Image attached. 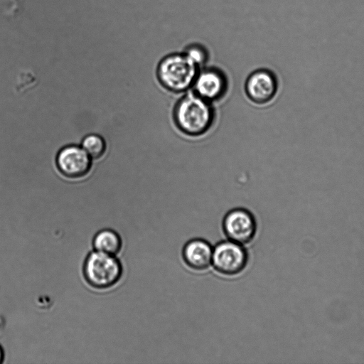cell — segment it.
I'll use <instances>...</instances> for the list:
<instances>
[{
	"instance_id": "6da1fadb",
	"label": "cell",
	"mask_w": 364,
	"mask_h": 364,
	"mask_svg": "<svg viewBox=\"0 0 364 364\" xmlns=\"http://www.w3.org/2000/svg\"><path fill=\"white\" fill-rule=\"evenodd\" d=\"M173 119L176 127L184 134L199 136L213 126L215 111L212 103L193 92L182 96L176 103Z\"/></svg>"
},
{
	"instance_id": "7a4b0ae2",
	"label": "cell",
	"mask_w": 364,
	"mask_h": 364,
	"mask_svg": "<svg viewBox=\"0 0 364 364\" xmlns=\"http://www.w3.org/2000/svg\"><path fill=\"white\" fill-rule=\"evenodd\" d=\"M123 274V264L115 255L92 250L82 262L83 279L94 290L112 289L121 282Z\"/></svg>"
},
{
	"instance_id": "3957f363",
	"label": "cell",
	"mask_w": 364,
	"mask_h": 364,
	"mask_svg": "<svg viewBox=\"0 0 364 364\" xmlns=\"http://www.w3.org/2000/svg\"><path fill=\"white\" fill-rule=\"evenodd\" d=\"M199 70L183 53H172L163 57L156 66V77L167 90L181 93L192 87Z\"/></svg>"
},
{
	"instance_id": "277c9868",
	"label": "cell",
	"mask_w": 364,
	"mask_h": 364,
	"mask_svg": "<svg viewBox=\"0 0 364 364\" xmlns=\"http://www.w3.org/2000/svg\"><path fill=\"white\" fill-rule=\"evenodd\" d=\"M248 255L242 245L222 241L213 250L212 263L215 269L226 276L241 273L247 264Z\"/></svg>"
},
{
	"instance_id": "5b68a950",
	"label": "cell",
	"mask_w": 364,
	"mask_h": 364,
	"mask_svg": "<svg viewBox=\"0 0 364 364\" xmlns=\"http://www.w3.org/2000/svg\"><path fill=\"white\" fill-rule=\"evenodd\" d=\"M223 229L229 240L242 245L254 239L257 223L249 210L239 208L227 213L223 218Z\"/></svg>"
},
{
	"instance_id": "8992f818",
	"label": "cell",
	"mask_w": 364,
	"mask_h": 364,
	"mask_svg": "<svg viewBox=\"0 0 364 364\" xmlns=\"http://www.w3.org/2000/svg\"><path fill=\"white\" fill-rule=\"evenodd\" d=\"M228 85L227 77L221 69L204 66L199 68L192 88L194 93L212 103L224 97Z\"/></svg>"
},
{
	"instance_id": "52a82bcc",
	"label": "cell",
	"mask_w": 364,
	"mask_h": 364,
	"mask_svg": "<svg viewBox=\"0 0 364 364\" xmlns=\"http://www.w3.org/2000/svg\"><path fill=\"white\" fill-rule=\"evenodd\" d=\"M279 87L276 74L267 68H258L252 72L245 83L247 97L254 103L264 105L276 96Z\"/></svg>"
},
{
	"instance_id": "ba28073f",
	"label": "cell",
	"mask_w": 364,
	"mask_h": 364,
	"mask_svg": "<svg viewBox=\"0 0 364 364\" xmlns=\"http://www.w3.org/2000/svg\"><path fill=\"white\" fill-rule=\"evenodd\" d=\"M56 166L59 171L70 178H79L86 176L92 166L90 156L76 145L62 148L56 156Z\"/></svg>"
},
{
	"instance_id": "9c48e42d",
	"label": "cell",
	"mask_w": 364,
	"mask_h": 364,
	"mask_svg": "<svg viewBox=\"0 0 364 364\" xmlns=\"http://www.w3.org/2000/svg\"><path fill=\"white\" fill-rule=\"evenodd\" d=\"M213 249L202 239L191 240L183 248L182 257L190 268L196 271L208 269L212 263Z\"/></svg>"
},
{
	"instance_id": "30bf717a",
	"label": "cell",
	"mask_w": 364,
	"mask_h": 364,
	"mask_svg": "<svg viewBox=\"0 0 364 364\" xmlns=\"http://www.w3.org/2000/svg\"><path fill=\"white\" fill-rule=\"evenodd\" d=\"M92 245L95 251L117 256L122 250L123 240L115 230L106 228L94 235Z\"/></svg>"
},
{
	"instance_id": "8fae6325",
	"label": "cell",
	"mask_w": 364,
	"mask_h": 364,
	"mask_svg": "<svg viewBox=\"0 0 364 364\" xmlns=\"http://www.w3.org/2000/svg\"><path fill=\"white\" fill-rule=\"evenodd\" d=\"M82 147L94 159L101 158L106 151V142L98 134H89L82 141Z\"/></svg>"
},
{
	"instance_id": "7c38bea8",
	"label": "cell",
	"mask_w": 364,
	"mask_h": 364,
	"mask_svg": "<svg viewBox=\"0 0 364 364\" xmlns=\"http://www.w3.org/2000/svg\"><path fill=\"white\" fill-rule=\"evenodd\" d=\"M183 53L199 68L204 67L210 59V53L208 48L198 43H193L188 45Z\"/></svg>"
},
{
	"instance_id": "4fadbf2b",
	"label": "cell",
	"mask_w": 364,
	"mask_h": 364,
	"mask_svg": "<svg viewBox=\"0 0 364 364\" xmlns=\"http://www.w3.org/2000/svg\"><path fill=\"white\" fill-rule=\"evenodd\" d=\"M4 358H5V353H4L3 348L0 345V364L4 362Z\"/></svg>"
},
{
	"instance_id": "5bb4252c",
	"label": "cell",
	"mask_w": 364,
	"mask_h": 364,
	"mask_svg": "<svg viewBox=\"0 0 364 364\" xmlns=\"http://www.w3.org/2000/svg\"><path fill=\"white\" fill-rule=\"evenodd\" d=\"M1 323H2V322H1V318H0V328H1Z\"/></svg>"
}]
</instances>
